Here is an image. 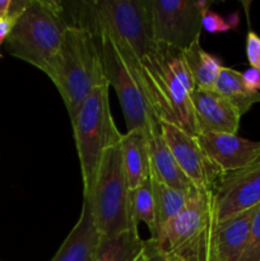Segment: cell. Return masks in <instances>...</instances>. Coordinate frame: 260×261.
Here are the masks:
<instances>
[{"instance_id": "cell-1", "label": "cell", "mask_w": 260, "mask_h": 261, "mask_svg": "<svg viewBox=\"0 0 260 261\" xmlns=\"http://www.w3.org/2000/svg\"><path fill=\"white\" fill-rule=\"evenodd\" d=\"M43 73L55 84L70 121L93 89L107 83L98 40L89 30L75 25H69Z\"/></svg>"}, {"instance_id": "cell-2", "label": "cell", "mask_w": 260, "mask_h": 261, "mask_svg": "<svg viewBox=\"0 0 260 261\" xmlns=\"http://www.w3.org/2000/svg\"><path fill=\"white\" fill-rule=\"evenodd\" d=\"M65 12L71 18L70 25L87 28L93 35L105 31L120 38L139 60L147 58L157 43L153 38L148 0L69 3Z\"/></svg>"}, {"instance_id": "cell-3", "label": "cell", "mask_w": 260, "mask_h": 261, "mask_svg": "<svg viewBox=\"0 0 260 261\" xmlns=\"http://www.w3.org/2000/svg\"><path fill=\"white\" fill-rule=\"evenodd\" d=\"M111 38L134 74L138 86L155 117L198 138L200 130L194 114L190 93L185 87L152 53L139 60L126 43L115 36H111Z\"/></svg>"}, {"instance_id": "cell-4", "label": "cell", "mask_w": 260, "mask_h": 261, "mask_svg": "<svg viewBox=\"0 0 260 261\" xmlns=\"http://www.w3.org/2000/svg\"><path fill=\"white\" fill-rule=\"evenodd\" d=\"M69 25L64 3L30 0L5 42L8 54L43 71Z\"/></svg>"}, {"instance_id": "cell-5", "label": "cell", "mask_w": 260, "mask_h": 261, "mask_svg": "<svg viewBox=\"0 0 260 261\" xmlns=\"http://www.w3.org/2000/svg\"><path fill=\"white\" fill-rule=\"evenodd\" d=\"M109 83L93 89L71 120L76 153L83 178V199L93 191L105 152L121 139L111 114Z\"/></svg>"}, {"instance_id": "cell-6", "label": "cell", "mask_w": 260, "mask_h": 261, "mask_svg": "<svg viewBox=\"0 0 260 261\" xmlns=\"http://www.w3.org/2000/svg\"><path fill=\"white\" fill-rule=\"evenodd\" d=\"M214 227L213 193L193 188L185 208L150 240L168 261L208 256Z\"/></svg>"}, {"instance_id": "cell-7", "label": "cell", "mask_w": 260, "mask_h": 261, "mask_svg": "<svg viewBox=\"0 0 260 261\" xmlns=\"http://www.w3.org/2000/svg\"><path fill=\"white\" fill-rule=\"evenodd\" d=\"M132 189L125 173L120 142L109 147L97 172L91 203L96 226L102 236H115L138 228L133 216Z\"/></svg>"}, {"instance_id": "cell-8", "label": "cell", "mask_w": 260, "mask_h": 261, "mask_svg": "<svg viewBox=\"0 0 260 261\" xmlns=\"http://www.w3.org/2000/svg\"><path fill=\"white\" fill-rule=\"evenodd\" d=\"M94 36L98 40L101 48L105 76L109 86L116 92L127 132L135 129L148 132L150 125L157 124L160 120L148 106L134 74L130 70L111 36L106 32H98Z\"/></svg>"}, {"instance_id": "cell-9", "label": "cell", "mask_w": 260, "mask_h": 261, "mask_svg": "<svg viewBox=\"0 0 260 261\" xmlns=\"http://www.w3.org/2000/svg\"><path fill=\"white\" fill-rule=\"evenodd\" d=\"M211 3L205 0H148L153 38L157 43L186 50L201 36V19Z\"/></svg>"}, {"instance_id": "cell-10", "label": "cell", "mask_w": 260, "mask_h": 261, "mask_svg": "<svg viewBox=\"0 0 260 261\" xmlns=\"http://www.w3.org/2000/svg\"><path fill=\"white\" fill-rule=\"evenodd\" d=\"M160 127L163 139L186 177L196 189L213 193L224 172L208 157L198 139L170 122L160 121Z\"/></svg>"}, {"instance_id": "cell-11", "label": "cell", "mask_w": 260, "mask_h": 261, "mask_svg": "<svg viewBox=\"0 0 260 261\" xmlns=\"http://www.w3.org/2000/svg\"><path fill=\"white\" fill-rule=\"evenodd\" d=\"M217 224L260 204V155L237 171L222 176L213 191Z\"/></svg>"}, {"instance_id": "cell-12", "label": "cell", "mask_w": 260, "mask_h": 261, "mask_svg": "<svg viewBox=\"0 0 260 261\" xmlns=\"http://www.w3.org/2000/svg\"><path fill=\"white\" fill-rule=\"evenodd\" d=\"M196 139L224 173L240 170L260 155V142L244 139L237 134L200 133Z\"/></svg>"}, {"instance_id": "cell-13", "label": "cell", "mask_w": 260, "mask_h": 261, "mask_svg": "<svg viewBox=\"0 0 260 261\" xmlns=\"http://www.w3.org/2000/svg\"><path fill=\"white\" fill-rule=\"evenodd\" d=\"M190 99L200 133L237 134L241 115L214 89L195 88Z\"/></svg>"}, {"instance_id": "cell-14", "label": "cell", "mask_w": 260, "mask_h": 261, "mask_svg": "<svg viewBox=\"0 0 260 261\" xmlns=\"http://www.w3.org/2000/svg\"><path fill=\"white\" fill-rule=\"evenodd\" d=\"M257 206L236 214L214 227L211 242L212 261L240 260L249 241L250 228Z\"/></svg>"}, {"instance_id": "cell-15", "label": "cell", "mask_w": 260, "mask_h": 261, "mask_svg": "<svg viewBox=\"0 0 260 261\" xmlns=\"http://www.w3.org/2000/svg\"><path fill=\"white\" fill-rule=\"evenodd\" d=\"M101 237L91 203L83 199L78 222L51 261H94Z\"/></svg>"}, {"instance_id": "cell-16", "label": "cell", "mask_w": 260, "mask_h": 261, "mask_svg": "<svg viewBox=\"0 0 260 261\" xmlns=\"http://www.w3.org/2000/svg\"><path fill=\"white\" fill-rule=\"evenodd\" d=\"M148 143L150 153V176L177 190L189 191L195 188L178 167L172 152L163 139L160 122L150 125L148 129Z\"/></svg>"}, {"instance_id": "cell-17", "label": "cell", "mask_w": 260, "mask_h": 261, "mask_svg": "<svg viewBox=\"0 0 260 261\" xmlns=\"http://www.w3.org/2000/svg\"><path fill=\"white\" fill-rule=\"evenodd\" d=\"M125 173L132 190L142 185L150 176V153L148 132L135 129L126 132L120 139Z\"/></svg>"}, {"instance_id": "cell-18", "label": "cell", "mask_w": 260, "mask_h": 261, "mask_svg": "<svg viewBox=\"0 0 260 261\" xmlns=\"http://www.w3.org/2000/svg\"><path fill=\"white\" fill-rule=\"evenodd\" d=\"M145 240L138 228L115 236H102L94 261H139L145 250Z\"/></svg>"}, {"instance_id": "cell-19", "label": "cell", "mask_w": 260, "mask_h": 261, "mask_svg": "<svg viewBox=\"0 0 260 261\" xmlns=\"http://www.w3.org/2000/svg\"><path fill=\"white\" fill-rule=\"evenodd\" d=\"M214 91L228 101L241 116L251 109L252 105L260 102V93L250 91L245 86L242 73L226 66L221 69Z\"/></svg>"}, {"instance_id": "cell-20", "label": "cell", "mask_w": 260, "mask_h": 261, "mask_svg": "<svg viewBox=\"0 0 260 261\" xmlns=\"http://www.w3.org/2000/svg\"><path fill=\"white\" fill-rule=\"evenodd\" d=\"M183 53L196 88L214 89L217 78L223 68L221 60L201 47L200 38Z\"/></svg>"}, {"instance_id": "cell-21", "label": "cell", "mask_w": 260, "mask_h": 261, "mask_svg": "<svg viewBox=\"0 0 260 261\" xmlns=\"http://www.w3.org/2000/svg\"><path fill=\"white\" fill-rule=\"evenodd\" d=\"M150 178H152L155 203V228L150 239H154L161 228L185 208L191 189L189 191L177 190L161 182L153 176H150Z\"/></svg>"}, {"instance_id": "cell-22", "label": "cell", "mask_w": 260, "mask_h": 261, "mask_svg": "<svg viewBox=\"0 0 260 261\" xmlns=\"http://www.w3.org/2000/svg\"><path fill=\"white\" fill-rule=\"evenodd\" d=\"M152 54L177 78V81L185 87L189 93L194 92V89L196 88L195 82L191 76L183 51L165 43H155Z\"/></svg>"}, {"instance_id": "cell-23", "label": "cell", "mask_w": 260, "mask_h": 261, "mask_svg": "<svg viewBox=\"0 0 260 261\" xmlns=\"http://www.w3.org/2000/svg\"><path fill=\"white\" fill-rule=\"evenodd\" d=\"M132 205L133 216L137 223L143 222L147 224L150 237H152L155 228V203L150 176L142 185L132 191Z\"/></svg>"}, {"instance_id": "cell-24", "label": "cell", "mask_w": 260, "mask_h": 261, "mask_svg": "<svg viewBox=\"0 0 260 261\" xmlns=\"http://www.w3.org/2000/svg\"><path fill=\"white\" fill-rule=\"evenodd\" d=\"M239 261H260V204L252 219L249 241Z\"/></svg>"}, {"instance_id": "cell-25", "label": "cell", "mask_w": 260, "mask_h": 261, "mask_svg": "<svg viewBox=\"0 0 260 261\" xmlns=\"http://www.w3.org/2000/svg\"><path fill=\"white\" fill-rule=\"evenodd\" d=\"M28 3H30V0H13L10 14L8 17L0 18V48H2L3 43L7 42L15 22L23 13V10L25 9ZM0 59H2V54H0Z\"/></svg>"}, {"instance_id": "cell-26", "label": "cell", "mask_w": 260, "mask_h": 261, "mask_svg": "<svg viewBox=\"0 0 260 261\" xmlns=\"http://www.w3.org/2000/svg\"><path fill=\"white\" fill-rule=\"evenodd\" d=\"M233 27L229 20L219 15L218 13L211 9H206L201 19V28L208 33H223Z\"/></svg>"}, {"instance_id": "cell-27", "label": "cell", "mask_w": 260, "mask_h": 261, "mask_svg": "<svg viewBox=\"0 0 260 261\" xmlns=\"http://www.w3.org/2000/svg\"><path fill=\"white\" fill-rule=\"evenodd\" d=\"M246 56L250 68L260 71V37L252 31L246 36Z\"/></svg>"}, {"instance_id": "cell-28", "label": "cell", "mask_w": 260, "mask_h": 261, "mask_svg": "<svg viewBox=\"0 0 260 261\" xmlns=\"http://www.w3.org/2000/svg\"><path fill=\"white\" fill-rule=\"evenodd\" d=\"M139 261H168L167 257L157 249L153 240H147L145 250Z\"/></svg>"}, {"instance_id": "cell-29", "label": "cell", "mask_w": 260, "mask_h": 261, "mask_svg": "<svg viewBox=\"0 0 260 261\" xmlns=\"http://www.w3.org/2000/svg\"><path fill=\"white\" fill-rule=\"evenodd\" d=\"M244 83L250 91L259 92L260 91V71L254 68H249L242 73Z\"/></svg>"}, {"instance_id": "cell-30", "label": "cell", "mask_w": 260, "mask_h": 261, "mask_svg": "<svg viewBox=\"0 0 260 261\" xmlns=\"http://www.w3.org/2000/svg\"><path fill=\"white\" fill-rule=\"evenodd\" d=\"M13 0H0V18L8 17L12 12Z\"/></svg>"}, {"instance_id": "cell-31", "label": "cell", "mask_w": 260, "mask_h": 261, "mask_svg": "<svg viewBox=\"0 0 260 261\" xmlns=\"http://www.w3.org/2000/svg\"><path fill=\"white\" fill-rule=\"evenodd\" d=\"M178 261H212V255H208V256H195V257H190V259L178 260Z\"/></svg>"}]
</instances>
